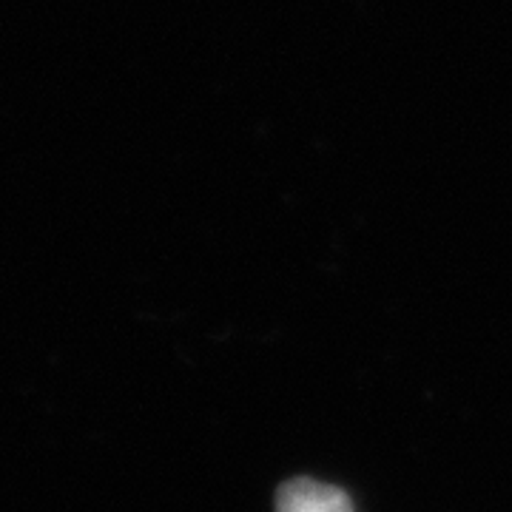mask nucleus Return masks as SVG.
<instances>
[{
  "instance_id": "1",
  "label": "nucleus",
  "mask_w": 512,
  "mask_h": 512,
  "mask_svg": "<svg viewBox=\"0 0 512 512\" xmlns=\"http://www.w3.org/2000/svg\"><path fill=\"white\" fill-rule=\"evenodd\" d=\"M276 512H353V504L339 487L313 478H293L279 487Z\"/></svg>"
}]
</instances>
